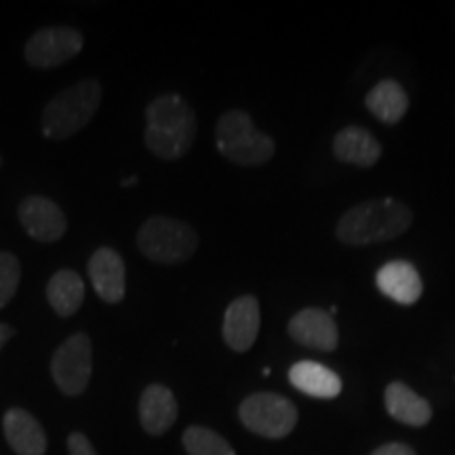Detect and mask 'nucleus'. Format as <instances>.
Returning a JSON list of instances; mask_svg holds the SVG:
<instances>
[{
  "label": "nucleus",
  "mask_w": 455,
  "mask_h": 455,
  "mask_svg": "<svg viewBox=\"0 0 455 455\" xmlns=\"http://www.w3.org/2000/svg\"><path fill=\"white\" fill-rule=\"evenodd\" d=\"M146 146L161 161H180L196 138V114L178 93H163L146 108Z\"/></svg>",
  "instance_id": "nucleus-1"
},
{
  "label": "nucleus",
  "mask_w": 455,
  "mask_h": 455,
  "mask_svg": "<svg viewBox=\"0 0 455 455\" xmlns=\"http://www.w3.org/2000/svg\"><path fill=\"white\" fill-rule=\"evenodd\" d=\"M138 249L156 264L175 266L195 255L198 235L186 221L167 218V215H152L140 228Z\"/></svg>",
  "instance_id": "nucleus-5"
},
{
  "label": "nucleus",
  "mask_w": 455,
  "mask_h": 455,
  "mask_svg": "<svg viewBox=\"0 0 455 455\" xmlns=\"http://www.w3.org/2000/svg\"><path fill=\"white\" fill-rule=\"evenodd\" d=\"M84 47L83 34L68 26H49L34 32L26 43V61L32 68H57Z\"/></svg>",
  "instance_id": "nucleus-8"
},
{
  "label": "nucleus",
  "mask_w": 455,
  "mask_h": 455,
  "mask_svg": "<svg viewBox=\"0 0 455 455\" xmlns=\"http://www.w3.org/2000/svg\"><path fill=\"white\" fill-rule=\"evenodd\" d=\"M101 104V83L95 78L74 83L72 87L55 95L44 106L41 116L43 135L49 140L64 141L87 127Z\"/></svg>",
  "instance_id": "nucleus-3"
},
{
  "label": "nucleus",
  "mask_w": 455,
  "mask_h": 455,
  "mask_svg": "<svg viewBox=\"0 0 455 455\" xmlns=\"http://www.w3.org/2000/svg\"><path fill=\"white\" fill-rule=\"evenodd\" d=\"M375 284H378L382 295L403 306L415 304L424 293L422 276H419L418 268H415L411 261L405 259H395L384 264L378 270Z\"/></svg>",
  "instance_id": "nucleus-13"
},
{
  "label": "nucleus",
  "mask_w": 455,
  "mask_h": 455,
  "mask_svg": "<svg viewBox=\"0 0 455 455\" xmlns=\"http://www.w3.org/2000/svg\"><path fill=\"white\" fill-rule=\"evenodd\" d=\"M4 439L17 455H43L47 451V435L41 422L26 409L13 407L3 419Z\"/></svg>",
  "instance_id": "nucleus-15"
},
{
  "label": "nucleus",
  "mask_w": 455,
  "mask_h": 455,
  "mask_svg": "<svg viewBox=\"0 0 455 455\" xmlns=\"http://www.w3.org/2000/svg\"><path fill=\"white\" fill-rule=\"evenodd\" d=\"M215 144L220 155L238 167H259L268 163L276 152L275 140L261 133L244 110H228L221 114L215 127Z\"/></svg>",
  "instance_id": "nucleus-4"
},
{
  "label": "nucleus",
  "mask_w": 455,
  "mask_h": 455,
  "mask_svg": "<svg viewBox=\"0 0 455 455\" xmlns=\"http://www.w3.org/2000/svg\"><path fill=\"white\" fill-rule=\"evenodd\" d=\"M261 325L259 301L253 295H243L226 308L221 335L228 348L235 352H247L255 344Z\"/></svg>",
  "instance_id": "nucleus-11"
},
{
  "label": "nucleus",
  "mask_w": 455,
  "mask_h": 455,
  "mask_svg": "<svg viewBox=\"0 0 455 455\" xmlns=\"http://www.w3.org/2000/svg\"><path fill=\"white\" fill-rule=\"evenodd\" d=\"M289 382L312 398H335L341 392V378L315 361H299L289 369Z\"/></svg>",
  "instance_id": "nucleus-18"
},
{
  "label": "nucleus",
  "mask_w": 455,
  "mask_h": 455,
  "mask_svg": "<svg viewBox=\"0 0 455 455\" xmlns=\"http://www.w3.org/2000/svg\"><path fill=\"white\" fill-rule=\"evenodd\" d=\"M287 331L295 344L306 346V348L321 352H333L338 348L339 333L331 312H325L321 308L299 310L289 321Z\"/></svg>",
  "instance_id": "nucleus-10"
},
{
  "label": "nucleus",
  "mask_w": 455,
  "mask_h": 455,
  "mask_svg": "<svg viewBox=\"0 0 455 455\" xmlns=\"http://www.w3.org/2000/svg\"><path fill=\"white\" fill-rule=\"evenodd\" d=\"M384 403L392 418L405 426L422 428L432 419L430 403L403 382L388 384L384 392Z\"/></svg>",
  "instance_id": "nucleus-17"
},
{
  "label": "nucleus",
  "mask_w": 455,
  "mask_h": 455,
  "mask_svg": "<svg viewBox=\"0 0 455 455\" xmlns=\"http://www.w3.org/2000/svg\"><path fill=\"white\" fill-rule=\"evenodd\" d=\"M47 299L60 316L76 315L84 301V283L78 272L60 270L51 276L47 287Z\"/></svg>",
  "instance_id": "nucleus-20"
},
{
  "label": "nucleus",
  "mask_w": 455,
  "mask_h": 455,
  "mask_svg": "<svg viewBox=\"0 0 455 455\" xmlns=\"http://www.w3.org/2000/svg\"><path fill=\"white\" fill-rule=\"evenodd\" d=\"M93 371V344L87 333H74L51 358V375L66 396H78L87 390Z\"/></svg>",
  "instance_id": "nucleus-7"
},
{
  "label": "nucleus",
  "mask_w": 455,
  "mask_h": 455,
  "mask_svg": "<svg viewBox=\"0 0 455 455\" xmlns=\"http://www.w3.org/2000/svg\"><path fill=\"white\" fill-rule=\"evenodd\" d=\"M178 419V401L167 386L150 384L140 396V422L150 436H161Z\"/></svg>",
  "instance_id": "nucleus-14"
},
{
  "label": "nucleus",
  "mask_w": 455,
  "mask_h": 455,
  "mask_svg": "<svg viewBox=\"0 0 455 455\" xmlns=\"http://www.w3.org/2000/svg\"><path fill=\"white\" fill-rule=\"evenodd\" d=\"M89 278L95 293L106 304H121L127 293V268L124 261L110 247H101L89 259Z\"/></svg>",
  "instance_id": "nucleus-12"
},
{
  "label": "nucleus",
  "mask_w": 455,
  "mask_h": 455,
  "mask_svg": "<svg viewBox=\"0 0 455 455\" xmlns=\"http://www.w3.org/2000/svg\"><path fill=\"white\" fill-rule=\"evenodd\" d=\"M371 455H415V451L405 443H388V445L375 449Z\"/></svg>",
  "instance_id": "nucleus-24"
},
{
  "label": "nucleus",
  "mask_w": 455,
  "mask_h": 455,
  "mask_svg": "<svg viewBox=\"0 0 455 455\" xmlns=\"http://www.w3.org/2000/svg\"><path fill=\"white\" fill-rule=\"evenodd\" d=\"M68 453L70 455H98L93 443H91L89 436L83 435V432H72V435L68 436Z\"/></svg>",
  "instance_id": "nucleus-23"
},
{
  "label": "nucleus",
  "mask_w": 455,
  "mask_h": 455,
  "mask_svg": "<svg viewBox=\"0 0 455 455\" xmlns=\"http://www.w3.org/2000/svg\"><path fill=\"white\" fill-rule=\"evenodd\" d=\"M411 221V209L396 198L367 201L341 215L335 236L348 247H367V244L395 241L405 235Z\"/></svg>",
  "instance_id": "nucleus-2"
},
{
  "label": "nucleus",
  "mask_w": 455,
  "mask_h": 455,
  "mask_svg": "<svg viewBox=\"0 0 455 455\" xmlns=\"http://www.w3.org/2000/svg\"><path fill=\"white\" fill-rule=\"evenodd\" d=\"M21 226L38 243H55L66 235L68 220L66 213L55 201L47 196H28L21 201L20 209Z\"/></svg>",
  "instance_id": "nucleus-9"
},
{
  "label": "nucleus",
  "mask_w": 455,
  "mask_h": 455,
  "mask_svg": "<svg viewBox=\"0 0 455 455\" xmlns=\"http://www.w3.org/2000/svg\"><path fill=\"white\" fill-rule=\"evenodd\" d=\"M244 428L266 439H284L298 424V407L275 392H255L238 407Z\"/></svg>",
  "instance_id": "nucleus-6"
},
{
  "label": "nucleus",
  "mask_w": 455,
  "mask_h": 455,
  "mask_svg": "<svg viewBox=\"0 0 455 455\" xmlns=\"http://www.w3.org/2000/svg\"><path fill=\"white\" fill-rule=\"evenodd\" d=\"M367 110L384 124H396L403 121L409 110V98L401 83L386 78L379 81L375 87L369 91L365 98Z\"/></svg>",
  "instance_id": "nucleus-19"
},
{
  "label": "nucleus",
  "mask_w": 455,
  "mask_h": 455,
  "mask_svg": "<svg viewBox=\"0 0 455 455\" xmlns=\"http://www.w3.org/2000/svg\"><path fill=\"white\" fill-rule=\"evenodd\" d=\"M20 259L13 253L0 251V308H4L13 299L17 287H20Z\"/></svg>",
  "instance_id": "nucleus-22"
},
{
  "label": "nucleus",
  "mask_w": 455,
  "mask_h": 455,
  "mask_svg": "<svg viewBox=\"0 0 455 455\" xmlns=\"http://www.w3.org/2000/svg\"><path fill=\"white\" fill-rule=\"evenodd\" d=\"M13 335H15L13 327L7 325V323H0V350L4 348V344H7V341L13 338Z\"/></svg>",
  "instance_id": "nucleus-25"
},
{
  "label": "nucleus",
  "mask_w": 455,
  "mask_h": 455,
  "mask_svg": "<svg viewBox=\"0 0 455 455\" xmlns=\"http://www.w3.org/2000/svg\"><path fill=\"white\" fill-rule=\"evenodd\" d=\"M188 455H236L235 447L224 436L204 426H190L181 436Z\"/></svg>",
  "instance_id": "nucleus-21"
},
{
  "label": "nucleus",
  "mask_w": 455,
  "mask_h": 455,
  "mask_svg": "<svg viewBox=\"0 0 455 455\" xmlns=\"http://www.w3.org/2000/svg\"><path fill=\"white\" fill-rule=\"evenodd\" d=\"M333 155L338 161L355 167H373L382 156V144L367 129L350 124L333 138Z\"/></svg>",
  "instance_id": "nucleus-16"
}]
</instances>
